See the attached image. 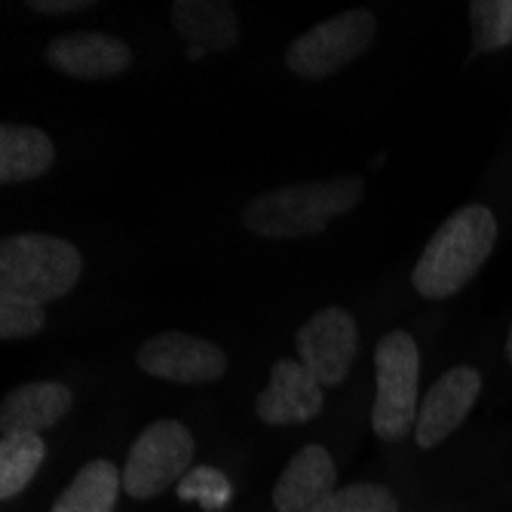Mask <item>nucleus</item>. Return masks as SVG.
Instances as JSON below:
<instances>
[{"instance_id":"f257e3e1","label":"nucleus","mask_w":512,"mask_h":512,"mask_svg":"<svg viewBox=\"0 0 512 512\" xmlns=\"http://www.w3.org/2000/svg\"><path fill=\"white\" fill-rule=\"evenodd\" d=\"M497 243V218L488 206L451 212L411 270V286L430 301L457 295L485 267Z\"/></svg>"},{"instance_id":"f03ea898","label":"nucleus","mask_w":512,"mask_h":512,"mask_svg":"<svg viewBox=\"0 0 512 512\" xmlns=\"http://www.w3.org/2000/svg\"><path fill=\"white\" fill-rule=\"evenodd\" d=\"M365 197V184L359 175H335V178H316L276 188L255 197L243 221L252 234L264 240H295L322 234L325 224L338 215L356 209Z\"/></svg>"},{"instance_id":"7ed1b4c3","label":"nucleus","mask_w":512,"mask_h":512,"mask_svg":"<svg viewBox=\"0 0 512 512\" xmlns=\"http://www.w3.org/2000/svg\"><path fill=\"white\" fill-rule=\"evenodd\" d=\"M83 273V255L50 234H16L0 243V295L34 304L65 298Z\"/></svg>"},{"instance_id":"20e7f679","label":"nucleus","mask_w":512,"mask_h":512,"mask_svg":"<svg viewBox=\"0 0 512 512\" xmlns=\"http://www.w3.org/2000/svg\"><path fill=\"white\" fill-rule=\"evenodd\" d=\"M378 396L371 408V427L381 442H402L417 424V381H421V353L408 332H387L375 347Z\"/></svg>"},{"instance_id":"39448f33","label":"nucleus","mask_w":512,"mask_h":512,"mask_svg":"<svg viewBox=\"0 0 512 512\" xmlns=\"http://www.w3.org/2000/svg\"><path fill=\"white\" fill-rule=\"evenodd\" d=\"M197 445L181 421H154L129 448L123 467V491L132 500H151L166 494L191 473Z\"/></svg>"},{"instance_id":"423d86ee","label":"nucleus","mask_w":512,"mask_h":512,"mask_svg":"<svg viewBox=\"0 0 512 512\" xmlns=\"http://www.w3.org/2000/svg\"><path fill=\"white\" fill-rule=\"evenodd\" d=\"M375 34H378L375 16L368 10H347L295 37V43L286 53V65L292 74L304 80L332 77L335 71L359 59L371 46V40H375Z\"/></svg>"},{"instance_id":"0eeeda50","label":"nucleus","mask_w":512,"mask_h":512,"mask_svg":"<svg viewBox=\"0 0 512 512\" xmlns=\"http://www.w3.org/2000/svg\"><path fill=\"white\" fill-rule=\"evenodd\" d=\"M298 362L322 387H338L350 375L359 353V325L350 310L325 307L313 313L295 338Z\"/></svg>"},{"instance_id":"6e6552de","label":"nucleus","mask_w":512,"mask_h":512,"mask_svg":"<svg viewBox=\"0 0 512 512\" xmlns=\"http://www.w3.org/2000/svg\"><path fill=\"white\" fill-rule=\"evenodd\" d=\"M138 368L172 384H209L224 378L227 356L218 344L184 332H163L138 353Z\"/></svg>"},{"instance_id":"1a4fd4ad","label":"nucleus","mask_w":512,"mask_h":512,"mask_svg":"<svg viewBox=\"0 0 512 512\" xmlns=\"http://www.w3.org/2000/svg\"><path fill=\"white\" fill-rule=\"evenodd\" d=\"M482 393V375L473 365L448 368L445 375L430 387L427 399L421 402L414 424V442L417 448H436L442 445L473 411L476 399Z\"/></svg>"},{"instance_id":"9d476101","label":"nucleus","mask_w":512,"mask_h":512,"mask_svg":"<svg viewBox=\"0 0 512 512\" xmlns=\"http://www.w3.org/2000/svg\"><path fill=\"white\" fill-rule=\"evenodd\" d=\"M43 62L71 80H108L132 65V50L114 34L71 31L46 43Z\"/></svg>"},{"instance_id":"9b49d317","label":"nucleus","mask_w":512,"mask_h":512,"mask_svg":"<svg viewBox=\"0 0 512 512\" xmlns=\"http://www.w3.org/2000/svg\"><path fill=\"white\" fill-rule=\"evenodd\" d=\"M322 384L295 359H279L270 368V384L255 399V411L267 427L307 424L322 411Z\"/></svg>"},{"instance_id":"f8f14e48","label":"nucleus","mask_w":512,"mask_h":512,"mask_svg":"<svg viewBox=\"0 0 512 512\" xmlns=\"http://www.w3.org/2000/svg\"><path fill=\"white\" fill-rule=\"evenodd\" d=\"M338 491V467L322 445H304L276 479V512H310Z\"/></svg>"},{"instance_id":"ddd939ff","label":"nucleus","mask_w":512,"mask_h":512,"mask_svg":"<svg viewBox=\"0 0 512 512\" xmlns=\"http://www.w3.org/2000/svg\"><path fill=\"white\" fill-rule=\"evenodd\" d=\"M172 25L191 43V56L200 59L203 53H224L240 43V22L237 10L224 0H175L172 4Z\"/></svg>"},{"instance_id":"4468645a","label":"nucleus","mask_w":512,"mask_h":512,"mask_svg":"<svg viewBox=\"0 0 512 512\" xmlns=\"http://www.w3.org/2000/svg\"><path fill=\"white\" fill-rule=\"evenodd\" d=\"M74 396L68 384L59 381H34L22 384L13 393H7L4 405H0V433H43L56 427L62 417L71 411Z\"/></svg>"},{"instance_id":"2eb2a0df","label":"nucleus","mask_w":512,"mask_h":512,"mask_svg":"<svg viewBox=\"0 0 512 512\" xmlns=\"http://www.w3.org/2000/svg\"><path fill=\"white\" fill-rule=\"evenodd\" d=\"M56 160V145L43 129L34 126H0V181H34L50 172Z\"/></svg>"},{"instance_id":"dca6fc26","label":"nucleus","mask_w":512,"mask_h":512,"mask_svg":"<svg viewBox=\"0 0 512 512\" xmlns=\"http://www.w3.org/2000/svg\"><path fill=\"white\" fill-rule=\"evenodd\" d=\"M120 488H123V473H117L114 463L92 460L59 494L53 512H114Z\"/></svg>"},{"instance_id":"f3484780","label":"nucleus","mask_w":512,"mask_h":512,"mask_svg":"<svg viewBox=\"0 0 512 512\" xmlns=\"http://www.w3.org/2000/svg\"><path fill=\"white\" fill-rule=\"evenodd\" d=\"M43 460H46L43 436L37 433L0 436V500L19 497L28 488V482L37 476Z\"/></svg>"},{"instance_id":"a211bd4d","label":"nucleus","mask_w":512,"mask_h":512,"mask_svg":"<svg viewBox=\"0 0 512 512\" xmlns=\"http://www.w3.org/2000/svg\"><path fill=\"white\" fill-rule=\"evenodd\" d=\"M473 56L494 53L512 43V0H473Z\"/></svg>"},{"instance_id":"6ab92c4d","label":"nucleus","mask_w":512,"mask_h":512,"mask_svg":"<svg viewBox=\"0 0 512 512\" xmlns=\"http://www.w3.org/2000/svg\"><path fill=\"white\" fill-rule=\"evenodd\" d=\"M310 512H399V500L384 485L356 482V485L338 488L329 500H322Z\"/></svg>"},{"instance_id":"aec40b11","label":"nucleus","mask_w":512,"mask_h":512,"mask_svg":"<svg viewBox=\"0 0 512 512\" xmlns=\"http://www.w3.org/2000/svg\"><path fill=\"white\" fill-rule=\"evenodd\" d=\"M43 325H46L43 304L16 295H0V338L4 341L34 338L37 332H43Z\"/></svg>"},{"instance_id":"412c9836","label":"nucleus","mask_w":512,"mask_h":512,"mask_svg":"<svg viewBox=\"0 0 512 512\" xmlns=\"http://www.w3.org/2000/svg\"><path fill=\"white\" fill-rule=\"evenodd\" d=\"M175 491H178V500H188V503L194 500V503H200L209 512L227 506V500H230V482L224 479V473H218L212 467L191 470L188 476H184L175 485Z\"/></svg>"},{"instance_id":"4be33fe9","label":"nucleus","mask_w":512,"mask_h":512,"mask_svg":"<svg viewBox=\"0 0 512 512\" xmlns=\"http://www.w3.org/2000/svg\"><path fill=\"white\" fill-rule=\"evenodd\" d=\"M89 0H31L28 10L43 13V16H62V13H77V10H89Z\"/></svg>"},{"instance_id":"5701e85b","label":"nucleus","mask_w":512,"mask_h":512,"mask_svg":"<svg viewBox=\"0 0 512 512\" xmlns=\"http://www.w3.org/2000/svg\"><path fill=\"white\" fill-rule=\"evenodd\" d=\"M506 359L512 365V325H509V335H506Z\"/></svg>"}]
</instances>
